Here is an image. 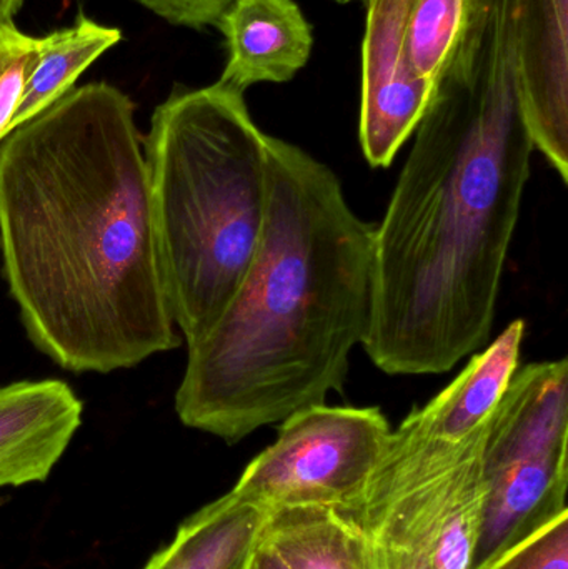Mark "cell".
I'll return each instance as SVG.
<instances>
[{
    "label": "cell",
    "mask_w": 568,
    "mask_h": 569,
    "mask_svg": "<svg viewBox=\"0 0 568 569\" xmlns=\"http://www.w3.org/2000/svg\"><path fill=\"white\" fill-rule=\"evenodd\" d=\"M120 40L119 29L102 26L86 13H79L72 26L43 36L42 53L27 80L10 132L69 93L76 80Z\"/></svg>",
    "instance_id": "15"
},
{
    "label": "cell",
    "mask_w": 568,
    "mask_h": 569,
    "mask_svg": "<svg viewBox=\"0 0 568 569\" xmlns=\"http://www.w3.org/2000/svg\"><path fill=\"white\" fill-rule=\"evenodd\" d=\"M42 53V37L27 36L13 20L0 19V143L22 100L30 73Z\"/></svg>",
    "instance_id": "18"
},
{
    "label": "cell",
    "mask_w": 568,
    "mask_h": 569,
    "mask_svg": "<svg viewBox=\"0 0 568 569\" xmlns=\"http://www.w3.org/2000/svg\"><path fill=\"white\" fill-rule=\"evenodd\" d=\"M476 0H406V46L416 72L437 86L472 19Z\"/></svg>",
    "instance_id": "17"
},
{
    "label": "cell",
    "mask_w": 568,
    "mask_h": 569,
    "mask_svg": "<svg viewBox=\"0 0 568 569\" xmlns=\"http://www.w3.org/2000/svg\"><path fill=\"white\" fill-rule=\"evenodd\" d=\"M484 451L464 465L447 498L434 547V569H474L486 521Z\"/></svg>",
    "instance_id": "16"
},
{
    "label": "cell",
    "mask_w": 568,
    "mask_h": 569,
    "mask_svg": "<svg viewBox=\"0 0 568 569\" xmlns=\"http://www.w3.org/2000/svg\"><path fill=\"white\" fill-rule=\"evenodd\" d=\"M359 140L373 169H387L416 133L436 86L410 62L406 0H366Z\"/></svg>",
    "instance_id": "7"
},
{
    "label": "cell",
    "mask_w": 568,
    "mask_h": 569,
    "mask_svg": "<svg viewBox=\"0 0 568 569\" xmlns=\"http://www.w3.org/2000/svg\"><path fill=\"white\" fill-rule=\"evenodd\" d=\"M332 2L342 3V6H346V3H352V2L363 3V2H366V0H332Z\"/></svg>",
    "instance_id": "22"
},
{
    "label": "cell",
    "mask_w": 568,
    "mask_h": 569,
    "mask_svg": "<svg viewBox=\"0 0 568 569\" xmlns=\"http://www.w3.org/2000/svg\"><path fill=\"white\" fill-rule=\"evenodd\" d=\"M269 511L233 493L187 518L176 538L157 551L152 569H247Z\"/></svg>",
    "instance_id": "13"
},
{
    "label": "cell",
    "mask_w": 568,
    "mask_h": 569,
    "mask_svg": "<svg viewBox=\"0 0 568 569\" xmlns=\"http://www.w3.org/2000/svg\"><path fill=\"white\" fill-rule=\"evenodd\" d=\"M152 568H153L152 560H150L149 563H147L146 567H143V569H152Z\"/></svg>",
    "instance_id": "23"
},
{
    "label": "cell",
    "mask_w": 568,
    "mask_h": 569,
    "mask_svg": "<svg viewBox=\"0 0 568 569\" xmlns=\"http://www.w3.org/2000/svg\"><path fill=\"white\" fill-rule=\"evenodd\" d=\"M477 455L410 490L342 511L362 528L373 569H434V547L447 498L464 465Z\"/></svg>",
    "instance_id": "11"
},
{
    "label": "cell",
    "mask_w": 568,
    "mask_h": 569,
    "mask_svg": "<svg viewBox=\"0 0 568 569\" xmlns=\"http://www.w3.org/2000/svg\"><path fill=\"white\" fill-rule=\"evenodd\" d=\"M247 569H292L287 561L280 557L279 551L260 538L259 545L250 557L249 567Z\"/></svg>",
    "instance_id": "21"
},
{
    "label": "cell",
    "mask_w": 568,
    "mask_h": 569,
    "mask_svg": "<svg viewBox=\"0 0 568 569\" xmlns=\"http://www.w3.org/2000/svg\"><path fill=\"white\" fill-rule=\"evenodd\" d=\"M376 227L326 163L269 137L252 263L216 327L189 347L179 420L229 445L343 395L372 320Z\"/></svg>",
    "instance_id": "3"
},
{
    "label": "cell",
    "mask_w": 568,
    "mask_h": 569,
    "mask_svg": "<svg viewBox=\"0 0 568 569\" xmlns=\"http://www.w3.org/2000/svg\"><path fill=\"white\" fill-rule=\"evenodd\" d=\"M173 26L202 29L216 26L233 0H136Z\"/></svg>",
    "instance_id": "20"
},
{
    "label": "cell",
    "mask_w": 568,
    "mask_h": 569,
    "mask_svg": "<svg viewBox=\"0 0 568 569\" xmlns=\"http://www.w3.org/2000/svg\"><path fill=\"white\" fill-rule=\"evenodd\" d=\"M520 96L534 149L568 182V0H516Z\"/></svg>",
    "instance_id": "8"
},
{
    "label": "cell",
    "mask_w": 568,
    "mask_h": 569,
    "mask_svg": "<svg viewBox=\"0 0 568 569\" xmlns=\"http://www.w3.org/2000/svg\"><path fill=\"white\" fill-rule=\"evenodd\" d=\"M487 569H568V511L552 518Z\"/></svg>",
    "instance_id": "19"
},
{
    "label": "cell",
    "mask_w": 568,
    "mask_h": 569,
    "mask_svg": "<svg viewBox=\"0 0 568 569\" xmlns=\"http://www.w3.org/2000/svg\"><path fill=\"white\" fill-rule=\"evenodd\" d=\"M0 259L27 337L73 373L180 347L132 100L77 87L0 143Z\"/></svg>",
    "instance_id": "2"
},
{
    "label": "cell",
    "mask_w": 568,
    "mask_h": 569,
    "mask_svg": "<svg viewBox=\"0 0 568 569\" xmlns=\"http://www.w3.org/2000/svg\"><path fill=\"white\" fill-rule=\"evenodd\" d=\"M0 6H2V0H0Z\"/></svg>",
    "instance_id": "24"
},
{
    "label": "cell",
    "mask_w": 568,
    "mask_h": 569,
    "mask_svg": "<svg viewBox=\"0 0 568 569\" xmlns=\"http://www.w3.org/2000/svg\"><path fill=\"white\" fill-rule=\"evenodd\" d=\"M82 415V401L63 381L0 385V490L46 481Z\"/></svg>",
    "instance_id": "9"
},
{
    "label": "cell",
    "mask_w": 568,
    "mask_h": 569,
    "mask_svg": "<svg viewBox=\"0 0 568 569\" xmlns=\"http://www.w3.org/2000/svg\"><path fill=\"white\" fill-rule=\"evenodd\" d=\"M269 137L243 92L173 90L143 140L160 277L187 347L216 327L259 246Z\"/></svg>",
    "instance_id": "4"
},
{
    "label": "cell",
    "mask_w": 568,
    "mask_h": 569,
    "mask_svg": "<svg viewBox=\"0 0 568 569\" xmlns=\"http://www.w3.org/2000/svg\"><path fill=\"white\" fill-rule=\"evenodd\" d=\"M526 321L514 320L459 377L429 403L416 408L420 423L437 437L464 440L482 430L520 368Z\"/></svg>",
    "instance_id": "12"
},
{
    "label": "cell",
    "mask_w": 568,
    "mask_h": 569,
    "mask_svg": "<svg viewBox=\"0 0 568 569\" xmlns=\"http://www.w3.org/2000/svg\"><path fill=\"white\" fill-rule=\"evenodd\" d=\"M262 538L292 569H373L362 528L332 508L270 511Z\"/></svg>",
    "instance_id": "14"
},
{
    "label": "cell",
    "mask_w": 568,
    "mask_h": 569,
    "mask_svg": "<svg viewBox=\"0 0 568 569\" xmlns=\"http://www.w3.org/2000/svg\"><path fill=\"white\" fill-rule=\"evenodd\" d=\"M482 460L489 495L474 569L568 511L567 358L517 370L490 418Z\"/></svg>",
    "instance_id": "5"
},
{
    "label": "cell",
    "mask_w": 568,
    "mask_h": 569,
    "mask_svg": "<svg viewBox=\"0 0 568 569\" xmlns=\"http://www.w3.org/2000/svg\"><path fill=\"white\" fill-rule=\"evenodd\" d=\"M216 26L227 47L219 80L240 92L289 82L312 53V26L293 0H233Z\"/></svg>",
    "instance_id": "10"
},
{
    "label": "cell",
    "mask_w": 568,
    "mask_h": 569,
    "mask_svg": "<svg viewBox=\"0 0 568 569\" xmlns=\"http://www.w3.org/2000/svg\"><path fill=\"white\" fill-rule=\"evenodd\" d=\"M516 0H476L376 227L363 350L387 375H440L486 347L530 177Z\"/></svg>",
    "instance_id": "1"
},
{
    "label": "cell",
    "mask_w": 568,
    "mask_h": 569,
    "mask_svg": "<svg viewBox=\"0 0 568 569\" xmlns=\"http://www.w3.org/2000/svg\"><path fill=\"white\" fill-rule=\"evenodd\" d=\"M389 420L377 407L317 405L283 420L230 493L263 510L356 511L386 450Z\"/></svg>",
    "instance_id": "6"
}]
</instances>
